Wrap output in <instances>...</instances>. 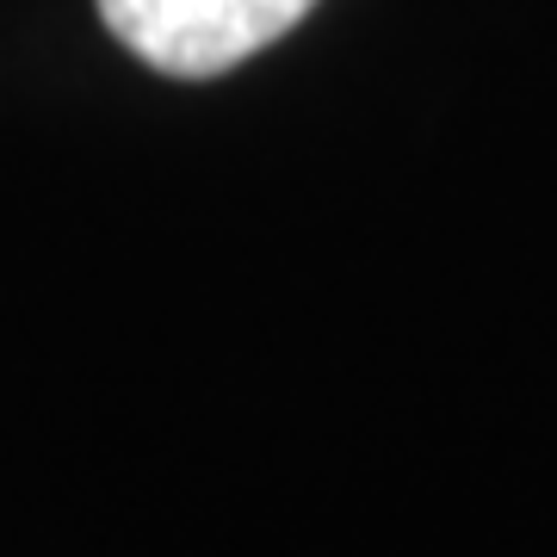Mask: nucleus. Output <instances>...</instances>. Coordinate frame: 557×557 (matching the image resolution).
Segmentation results:
<instances>
[{
	"label": "nucleus",
	"instance_id": "nucleus-1",
	"mask_svg": "<svg viewBox=\"0 0 557 557\" xmlns=\"http://www.w3.org/2000/svg\"><path fill=\"white\" fill-rule=\"evenodd\" d=\"M317 0H100L106 32L161 75L211 81L278 44Z\"/></svg>",
	"mask_w": 557,
	"mask_h": 557
}]
</instances>
